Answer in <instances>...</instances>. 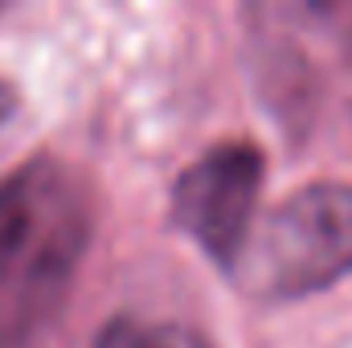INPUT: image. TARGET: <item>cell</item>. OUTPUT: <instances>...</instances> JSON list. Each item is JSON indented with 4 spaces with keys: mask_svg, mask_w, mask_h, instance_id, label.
Returning a JSON list of instances; mask_svg holds the SVG:
<instances>
[{
    "mask_svg": "<svg viewBox=\"0 0 352 348\" xmlns=\"http://www.w3.org/2000/svg\"><path fill=\"white\" fill-rule=\"evenodd\" d=\"M90 246V197L62 160L0 176V348H33L62 316Z\"/></svg>",
    "mask_w": 352,
    "mask_h": 348,
    "instance_id": "cell-1",
    "label": "cell"
},
{
    "mask_svg": "<svg viewBox=\"0 0 352 348\" xmlns=\"http://www.w3.org/2000/svg\"><path fill=\"white\" fill-rule=\"evenodd\" d=\"M234 270L254 299H303L352 274V184L316 180L283 197Z\"/></svg>",
    "mask_w": 352,
    "mask_h": 348,
    "instance_id": "cell-2",
    "label": "cell"
},
{
    "mask_svg": "<svg viewBox=\"0 0 352 348\" xmlns=\"http://www.w3.org/2000/svg\"><path fill=\"white\" fill-rule=\"evenodd\" d=\"M263 188V152L250 140L213 144L176 180V226L226 270H234L250 234Z\"/></svg>",
    "mask_w": 352,
    "mask_h": 348,
    "instance_id": "cell-3",
    "label": "cell"
},
{
    "mask_svg": "<svg viewBox=\"0 0 352 348\" xmlns=\"http://www.w3.org/2000/svg\"><path fill=\"white\" fill-rule=\"evenodd\" d=\"M90 348H209L201 332L168 320H111Z\"/></svg>",
    "mask_w": 352,
    "mask_h": 348,
    "instance_id": "cell-4",
    "label": "cell"
},
{
    "mask_svg": "<svg viewBox=\"0 0 352 348\" xmlns=\"http://www.w3.org/2000/svg\"><path fill=\"white\" fill-rule=\"evenodd\" d=\"M12 111H16V90H12L8 83H4V78H0V123H4Z\"/></svg>",
    "mask_w": 352,
    "mask_h": 348,
    "instance_id": "cell-5",
    "label": "cell"
}]
</instances>
